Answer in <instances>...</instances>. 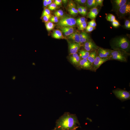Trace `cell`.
I'll return each instance as SVG.
<instances>
[{
	"instance_id": "obj_1",
	"label": "cell",
	"mask_w": 130,
	"mask_h": 130,
	"mask_svg": "<svg viewBox=\"0 0 130 130\" xmlns=\"http://www.w3.org/2000/svg\"><path fill=\"white\" fill-rule=\"evenodd\" d=\"M79 125L75 114L66 112L57 120L55 127L53 130H74Z\"/></svg>"
},
{
	"instance_id": "obj_2",
	"label": "cell",
	"mask_w": 130,
	"mask_h": 130,
	"mask_svg": "<svg viewBox=\"0 0 130 130\" xmlns=\"http://www.w3.org/2000/svg\"><path fill=\"white\" fill-rule=\"evenodd\" d=\"M111 46L114 50H120L128 53L130 49V42L126 38L120 37L114 39Z\"/></svg>"
},
{
	"instance_id": "obj_3",
	"label": "cell",
	"mask_w": 130,
	"mask_h": 130,
	"mask_svg": "<svg viewBox=\"0 0 130 130\" xmlns=\"http://www.w3.org/2000/svg\"><path fill=\"white\" fill-rule=\"evenodd\" d=\"M76 24V20L75 19L67 16L61 17L57 24L60 28L67 27H73L75 26Z\"/></svg>"
},
{
	"instance_id": "obj_4",
	"label": "cell",
	"mask_w": 130,
	"mask_h": 130,
	"mask_svg": "<svg viewBox=\"0 0 130 130\" xmlns=\"http://www.w3.org/2000/svg\"><path fill=\"white\" fill-rule=\"evenodd\" d=\"M113 92L116 97L121 100L124 101L130 99V93L126 91L117 89L113 90Z\"/></svg>"
},
{
	"instance_id": "obj_5",
	"label": "cell",
	"mask_w": 130,
	"mask_h": 130,
	"mask_svg": "<svg viewBox=\"0 0 130 130\" xmlns=\"http://www.w3.org/2000/svg\"><path fill=\"white\" fill-rule=\"evenodd\" d=\"M110 57L101 58L98 56H97L92 65V69L94 70H96L103 63L110 60Z\"/></svg>"
},
{
	"instance_id": "obj_6",
	"label": "cell",
	"mask_w": 130,
	"mask_h": 130,
	"mask_svg": "<svg viewBox=\"0 0 130 130\" xmlns=\"http://www.w3.org/2000/svg\"><path fill=\"white\" fill-rule=\"evenodd\" d=\"M130 13V4L129 2H127L117 11V14L119 17L124 16Z\"/></svg>"
},
{
	"instance_id": "obj_7",
	"label": "cell",
	"mask_w": 130,
	"mask_h": 130,
	"mask_svg": "<svg viewBox=\"0 0 130 130\" xmlns=\"http://www.w3.org/2000/svg\"><path fill=\"white\" fill-rule=\"evenodd\" d=\"M76 5L72 0L69 1L67 6V10L69 13L71 15L76 16L78 13L77 9L76 8Z\"/></svg>"
},
{
	"instance_id": "obj_8",
	"label": "cell",
	"mask_w": 130,
	"mask_h": 130,
	"mask_svg": "<svg viewBox=\"0 0 130 130\" xmlns=\"http://www.w3.org/2000/svg\"><path fill=\"white\" fill-rule=\"evenodd\" d=\"M70 53L72 55L77 53L81 45L79 43L68 42Z\"/></svg>"
},
{
	"instance_id": "obj_9",
	"label": "cell",
	"mask_w": 130,
	"mask_h": 130,
	"mask_svg": "<svg viewBox=\"0 0 130 130\" xmlns=\"http://www.w3.org/2000/svg\"><path fill=\"white\" fill-rule=\"evenodd\" d=\"M79 65L83 69L90 70L92 69V65L87 58L80 60Z\"/></svg>"
},
{
	"instance_id": "obj_10",
	"label": "cell",
	"mask_w": 130,
	"mask_h": 130,
	"mask_svg": "<svg viewBox=\"0 0 130 130\" xmlns=\"http://www.w3.org/2000/svg\"><path fill=\"white\" fill-rule=\"evenodd\" d=\"M68 39L73 41L74 42L77 43L80 45L79 33L77 32H73L67 37Z\"/></svg>"
},
{
	"instance_id": "obj_11",
	"label": "cell",
	"mask_w": 130,
	"mask_h": 130,
	"mask_svg": "<svg viewBox=\"0 0 130 130\" xmlns=\"http://www.w3.org/2000/svg\"><path fill=\"white\" fill-rule=\"evenodd\" d=\"M79 36L81 45L90 40L89 36L85 32H83L79 33Z\"/></svg>"
},
{
	"instance_id": "obj_12",
	"label": "cell",
	"mask_w": 130,
	"mask_h": 130,
	"mask_svg": "<svg viewBox=\"0 0 130 130\" xmlns=\"http://www.w3.org/2000/svg\"><path fill=\"white\" fill-rule=\"evenodd\" d=\"M114 7L117 11L127 2L126 0H115L114 1Z\"/></svg>"
},
{
	"instance_id": "obj_13",
	"label": "cell",
	"mask_w": 130,
	"mask_h": 130,
	"mask_svg": "<svg viewBox=\"0 0 130 130\" xmlns=\"http://www.w3.org/2000/svg\"><path fill=\"white\" fill-rule=\"evenodd\" d=\"M127 56L123 55H116L111 56L110 60H118L122 62H126L127 61Z\"/></svg>"
},
{
	"instance_id": "obj_14",
	"label": "cell",
	"mask_w": 130,
	"mask_h": 130,
	"mask_svg": "<svg viewBox=\"0 0 130 130\" xmlns=\"http://www.w3.org/2000/svg\"><path fill=\"white\" fill-rule=\"evenodd\" d=\"M52 35L53 38L56 39H63L65 38L63 36L61 31L59 30H54Z\"/></svg>"
},
{
	"instance_id": "obj_15",
	"label": "cell",
	"mask_w": 130,
	"mask_h": 130,
	"mask_svg": "<svg viewBox=\"0 0 130 130\" xmlns=\"http://www.w3.org/2000/svg\"><path fill=\"white\" fill-rule=\"evenodd\" d=\"M97 54L96 50L92 51L90 53L89 55L87 58L92 65L97 56Z\"/></svg>"
},
{
	"instance_id": "obj_16",
	"label": "cell",
	"mask_w": 130,
	"mask_h": 130,
	"mask_svg": "<svg viewBox=\"0 0 130 130\" xmlns=\"http://www.w3.org/2000/svg\"><path fill=\"white\" fill-rule=\"evenodd\" d=\"M78 53L80 58L83 59H87L90 53L85 50H79Z\"/></svg>"
},
{
	"instance_id": "obj_17",
	"label": "cell",
	"mask_w": 130,
	"mask_h": 130,
	"mask_svg": "<svg viewBox=\"0 0 130 130\" xmlns=\"http://www.w3.org/2000/svg\"><path fill=\"white\" fill-rule=\"evenodd\" d=\"M85 5L86 6L89 8H94L96 7L98 5L96 0H87Z\"/></svg>"
},
{
	"instance_id": "obj_18",
	"label": "cell",
	"mask_w": 130,
	"mask_h": 130,
	"mask_svg": "<svg viewBox=\"0 0 130 130\" xmlns=\"http://www.w3.org/2000/svg\"><path fill=\"white\" fill-rule=\"evenodd\" d=\"M69 59L73 64L76 65H79V63L80 60L79 55L73 57H70Z\"/></svg>"
},
{
	"instance_id": "obj_19",
	"label": "cell",
	"mask_w": 130,
	"mask_h": 130,
	"mask_svg": "<svg viewBox=\"0 0 130 130\" xmlns=\"http://www.w3.org/2000/svg\"><path fill=\"white\" fill-rule=\"evenodd\" d=\"M84 48L85 50L88 52L96 50L98 49V47L95 44L87 46H84Z\"/></svg>"
},
{
	"instance_id": "obj_20",
	"label": "cell",
	"mask_w": 130,
	"mask_h": 130,
	"mask_svg": "<svg viewBox=\"0 0 130 130\" xmlns=\"http://www.w3.org/2000/svg\"><path fill=\"white\" fill-rule=\"evenodd\" d=\"M45 26L47 30L50 31L54 28L55 25L50 21H48L46 23Z\"/></svg>"
},
{
	"instance_id": "obj_21",
	"label": "cell",
	"mask_w": 130,
	"mask_h": 130,
	"mask_svg": "<svg viewBox=\"0 0 130 130\" xmlns=\"http://www.w3.org/2000/svg\"><path fill=\"white\" fill-rule=\"evenodd\" d=\"M106 18L108 21L112 22L116 20L115 16L111 14H106Z\"/></svg>"
},
{
	"instance_id": "obj_22",
	"label": "cell",
	"mask_w": 130,
	"mask_h": 130,
	"mask_svg": "<svg viewBox=\"0 0 130 130\" xmlns=\"http://www.w3.org/2000/svg\"><path fill=\"white\" fill-rule=\"evenodd\" d=\"M86 21V18L84 17H80L76 20V24L79 26L81 24Z\"/></svg>"
},
{
	"instance_id": "obj_23",
	"label": "cell",
	"mask_w": 130,
	"mask_h": 130,
	"mask_svg": "<svg viewBox=\"0 0 130 130\" xmlns=\"http://www.w3.org/2000/svg\"><path fill=\"white\" fill-rule=\"evenodd\" d=\"M99 9L97 7H95L91 9L87 14V17L89 18L95 13L97 12Z\"/></svg>"
},
{
	"instance_id": "obj_24",
	"label": "cell",
	"mask_w": 130,
	"mask_h": 130,
	"mask_svg": "<svg viewBox=\"0 0 130 130\" xmlns=\"http://www.w3.org/2000/svg\"><path fill=\"white\" fill-rule=\"evenodd\" d=\"M64 13L63 11L61 9L59 10L54 13L55 16L58 18L59 17H62Z\"/></svg>"
},
{
	"instance_id": "obj_25",
	"label": "cell",
	"mask_w": 130,
	"mask_h": 130,
	"mask_svg": "<svg viewBox=\"0 0 130 130\" xmlns=\"http://www.w3.org/2000/svg\"><path fill=\"white\" fill-rule=\"evenodd\" d=\"M64 29L69 32L70 34L74 32V29L72 27H62Z\"/></svg>"
},
{
	"instance_id": "obj_26",
	"label": "cell",
	"mask_w": 130,
	"mask_h": 130,
	"mask_svg": "<svg viewBox=\"0 0 130 130\" xmlns=\"http://www.w3.org/2000/svg\"><path fill=\"white\" fill-rule=\"evenodd\" d=\"M87 23L86 21L80 25L78 28L79 30H83L86 29L87 26Z\"/></svg>"
},
{
	"instance_id": "obj_27",
	"label": "cell",
	"mask_w": 130,
	"mask_h": 130,
	"mask_svg": "<svg viewBox=\"0 0 130 130\" xmlns=\"http://www.w3.org/2000/svg\"><path fill=\"white\" fill-rule=\"evenodd\" d=\"M51 12L50 9L48 8H45L44 10L41 15V17L46 15L50 14Z\"/></svg>"
},
{
	"instance_id": "obj_28",
	"label": "cell",
	"mask_w": 130,
	"mask_h": 130,
	"mask_svg": "<svg viewBox=\"0 0 130 130\" xmlns=\"http://www.w3.org/2000/svg\"><path fill=\"white\" fill-rule=\"evenodd\" d=\"M52 17L51 14L43 16L42 18V20L43 21L46 23Z\"/></svg>"
},
{
	"instance_id": "obj_29",
	"label": "cell",
	"mask_w": 130,
	"mask_h": 130,
	"mask_svg": "<svg viewBox=\"0 0 130 130\" xmlns=\"http://www.w3.org/2000/svg\"><path fill=\"white\" fill-rule=\"evenodd\" d=\"M88 25L95 27L97 25L96 21L94 19L91 20L88 23Z\"/></svg>"
},
{
	"instance_id": "obj_30",
	"label": "cell",
	"mask_w": 130,
	"mask_h": 130,
	"mask_svg": "<svg viewBox=\"0 0 130 130\" xmlns=\"http://www.w3.org/2000/svg\"><path fill=\"white\" fill-rule=\"evenodd\" d=\"M48 9L51 10L55 9L57 8V5L54 2L48 5Z\"/></svg>"
},
{
	"instance_id": "obj_31",
	"label": "cell",
	"mask_w": 130,
	"mask_h": 130,
	"mask_svg": "<svg viewBox=\"0 0 130 130\" xmlns=\"http://www.w3.org/2000/svg\"><path fill=\"white\" fill-rule=\"evenodd\" d=\"M98 56L101 58H104L103 51V48H99L98 49Z\"/></svg>"
},
{
	"instance_id": "obj_32",
	"label": "cell",
	"mask_w": 130,
	"mask_h": 130,
	"mask_svg": "<svg viewBox=\"0 0 130 130\" xmlns=\"http://www.w3.org/2000/svg\"><path fill=\"white\" fill-rule=\"evenodd\" d=\"M95 43L91 40H89L84 43V46H87L91 45H93Z\"/></svg>"
},
{
	"instance_id": "obj_33",
	"label": "cell",
	"mask_w": 130,
	"mask_h": 130,
	"mask_svg": "<svg viewBox=\"0 0 130 130\" xmlns=\"http://www.w3.org/2000/svg\"><path fill=\"white\" fill-rule=\"evenodd\" d=\"M95 28L88 25L86 28V30L88 32H91L95 29Z\"/></svg>"
},
{
	"instance_id": "obj_34",
	"label": "cell",
	"mask_w": 130,
	"mask_h": 130,
	"mask_svg": "<svg viewBox=\"0 0 130 130\" xmlns=\"http://www.w3.org/2000/svg\"><path fill=\"white\" fill-rule=\"evenodd\" d=\"M124 26L127 29H130V21L128 20H126L124 23Z\"/></svg>"
},
{
	"instance_id": "obj_35",
	"label": "cell",
	"mask_w": 130,
	"mask_h": 130,
	"mask_svg": "<svg viewBox=\"0 0 130 130\" xmlns=\"http://www.w3.org/2000/svg\"><path fill=\"white\" fill-rule=\"evenodd\" d=\"M60 29L62 32H63L64 34L66 36H68L70 34L68 32H67L62 27L60 28Z\"/></svg>"
},
{
	"instance_id": "obj_36",
	"label": "cell",
	"mask_w": 130,
	"mask_h": 130,
	"mask_svg": "<svg viewBox=\"0 0 130 130\" xmlns=\"http://www.w3.org/2000/svg\"><path fill=\"white\" fill-rule=\"evenodd\" d=\"M75 1L80 5H84L86 4V0H76Z\"/></svg>"
},
{
	"instance_id": "obj_37",
	"label": "cell",
	"mask_w": 130,
	"mask_h": 130,
	"mask_svg": "<svg viewBox=\"0 0 130 130\" xmlns=\"http://www.w3.org/2000/svg\"><path fill=\"white\" fill-rule=\"evenodd\" d=\"M112 24L113 26L115 27H118L120 25L119 22L116 20L112 22Z\"/></svg>"
},
{
	"instance_id": "obj_38",
	"label": "cell",
	"mask_w": 130,
	"mask_h": 130,
	"mask_svg": "<svg viewBox=\"0 0 130 130\" xmlns=\"http://www.w3.org/2000/svg\"><path fill=\"white\" fill-rule=\"evenodd\" d=\"M99 12V10H98L97 12L93 14L89 18L91 20L94 19L97 16Z\"/></svg>"
},
{
	"instance_id": "obj_39",
	"label": "cell",
	"mask_w": 130,
	"mask_h": 130,
	"mask_svg": "<svg viewBox=\"0 0 130 130\" xmlns=\"http://www.w3.org/2000/svg\"><path fill=\"white\" fill-rule=\"evenodd\" d=\"M77 9L78 13L84 15L83 10L81 6L78 5L77 7Z\"/></svg>"
},
{
	"instance_id": "obj_40",
	"label": "cell",
	"mask_w": 130,
	"mask_h": 130,
	"mask_svg": "<svg viewBox=\"0 0 130 130\" xmlns=\"http://www.w3.org/2000/svg\"><path fill=\"white\" fill-rule=\"evenodd\" d=\"M104 0H96V1L98 5L101 6H103V3Z\"/></svg>"
},
{
	"instance_id": "obj_41",
	"label": "cell",
	"mask_w": 130,
	"mask_h": 130,
	"mask_svg": "<svg viewBox=\"0 0 130 130\" xmlns=\"http://www.w3.org/2000/svg\"><path fill=\"white\" fill-rule=\"evenodd\" d=\"M54 2L57 6L60 5L62 4V0H55Z\"/></svg>"
},
{
	"instance_id": "obj_42",
	"label": "cell",
	"mask_w": 130,
	"mask_h": 130,
	"mask_svg": "<svg viewBox=\"0 0 130 130\" xmlns=\"http://www.w3.org/2000/svg\"><path fill=\"white\" fill-rule=\"evenodd\" d=\"M84 15H85L87 13V9L85 7L81 6Z\"/></svg>"
},
{
	"instance_id": "obj_43",
	"label": "cell",
	"mask_w": 130,
	"mask_h": 130,
	"mask_svg": "<svg viewBox=\"0 0 130 130\" xmlns=\"http://www.w3.org/2000/svg\"><path fill=\"white\" fill-rule=\"evenodd\" d=\"M43 6L45 8L47 6V0H44L43 1Z\"/></svg>"
},
{
	"instance_id": "obj_44",
	"label": "cell",
	"mask_w": 130,
	"mask_h": 130,
	"mask_svg": "<svg viewBox=\"0 0 130 130\" xmlns=\"http://www.w3.org/2000/svg\"><path fill=\"white\" fill-rule=\"evenodd\" d=\"M50 21L52 23H56L58 22L59 21L58 19L57 20H53V19H50Z\"/></svg>"
},
{
	"instance_id": "obj_45",
	"label": "cell",
	"mask_w": 130,
	"mask_h": 130,
	"mask_svg": "<svg viewBox=\"0 0 130 130\" xmlns=\"http://www.w3.org/2000/svg\"><path fill=\"white\" fill-rule=\"evenodd\" d=\"M58 18L55 16H53L51 17L50 19L53 20L58 19Z\"/></svg>"
},
{
	"instance_id": "obj_46",
	"label": "cell",
	"mask_w": 130,
	"mask_h": 130,
	"mask_svg": "<svg viewBox=\"0 0 130 130\" xmlns=\"http://www.w3.org/2000/svg\"><path fill=\"white\" fill-rule=\"evenodd\" d=\"M52 0H47V5H49L51 4L52 2Z\"/></svg>"
},
{
	"instance_id": "obj_47",
	"label": "cell",
	"mask_w": 130,
	"mask_h": 130,
	"mask_svg": "<svg viewBox=\"0 0 130 130\" xmlns=\"http://www.w3.org/2000/svg\"><path fill=\"white\" fill-rule=\"evenodd\" d=\"M67 0H62V2L64 4H65L67 2Z\"/></svg>"
},
{
	"instance_id": "obj_48",
	"label": "cell",
	"mask_w": 130,
	"mask_h": 130,
	"mask_svg": "<svg viewBox=\"0 0 130 130\" xmlns=\"http://www.w3.org/2000/svg\"><path fill=\"white\" fill-rule=\"evenodd\" d=\"M15 78V76H14L12 78V79L13 80H14Z\"/></svg>"
},
{
	"instance_id": "obj_49",
	"label": "cell",
	"mask_w": 130,
	"mask_h": 130,
	"mask_svg": "<svg viewBox=\"0 0 130 130\" xmlns=\"http://www.w3.org/2000/svg\"><path fill=\"white\" fill-rule=\"evenodd\" d=\"M74 130H76V129H75Z\"/></svg>"
}]
</instances>
